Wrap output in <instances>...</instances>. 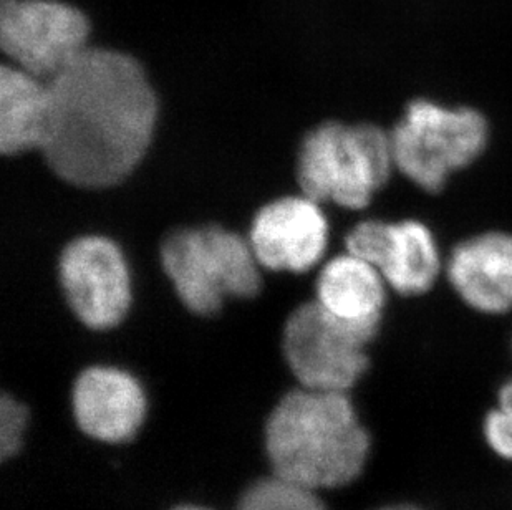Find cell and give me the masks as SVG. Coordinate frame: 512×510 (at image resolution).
Instances as JSON below:
<instances>
[{
  "label": "cell",
  "instance_id": "19",
  "mask_svg": "<svg viewBox=\"0 0 512 510\" xmlns=\"http://www.w3.org/2000/svg\"><path fill=\"white\" fill-rule=\"evenodd\" d=\"M380 510H416V509H411V507H387V509H380Z\"/></svg>",
  "mask_w": 512,
  "mask_h": 510
},
{
  "label": "cell",
  "instance_id": "17",
  "mask_svg": "<svg viewBox=\"0 0 512 510\" xmlns=\"http://www.w3.org/2000/svg\"><path fill=\"white\" fill-rule=\"evenodd\" d=\"M486 439L491 448L506 459H512V413L499 408L489 414L484 424Z\"/></svg>",
  "mask_w": 512,
  "mask_h": 510
},
{
  "label": "cell",
  "instance_id": "14",
  "mask_svg": "<svg viewBox=\"0 0 512 510\" xmlns=\"http://www.w3.org/2000/svg\"><path fill=\"white\" fill-rule=\"evenodd\" d=\"M49 82L22 68H0V151L19 156L42 150L49 125Z\"/></svg>",
  "mask_w": 512,
  "mask_h": 510
},
{
  "label": "cell",
  "instance_id": "4",
  "mask_svg": "<svg viewBox=\"0 0 512 510\" xmlns=\"http://www.w3.org/2000/svg\"><path fill=\"white\" fill-rule=\"evenodd\" d=\"M491 126L483 111L416 98L390 130L395 169L425 193L438 194L450 179L486 153Z\"/></svg>",
  "mask_w": 512,
  "mask_h": 510
},
{
  "label": "cell",
  "instance_id": "10",
  "mask_svg": "<svg viewBox=\"0 0 512 510\" xmlns=\"http://www.w3.org/2000/svg\"><path fill=\"white\" fill-rule=\"evenodd\" d=\"M247 239L262 269L304 274L324 259L329 219L315 199L285 196L256 212Z\"/></svg>",
  "mask_w": 512,
  "mask_h": 510
},
{
  "label": "cell",
  "instance_id": "11",
  "mask_svg": "<svg viewBox=\"0 0 512 510\" xmlns=\"http://www.w3.org/2000/svg\"><path fill=\"white\" fill-rule=\"evenodd\" d=\"M445 280L474 312H512V232L489 229L464 237L446 254Z\"/></svg>",
  "mask_w": 512,
  "mask_h": 510
},
{
  "label": "cell",
  "instance_id": "18",
  "mask_svg": "<svg viewBox=\"0 0 512 510\" xmlns=\"http://www.w3.org/2000/svg\"><path fill=\"white\" fill-rule=\"evenodd\" d=\"M499 400H501V408L512 413V381L503 386Z\"/></svg>",
  "mask_w": 512,
  "mask_h": 510
},
{
  "label": "cell",
  "instance_id": "2",
  "mask_svg": "<svg viewBox=\"0 0 512 510\" xmlns=\"http://www.w3.org/2000/svg\"><path fill=\"white\" fill-rule=\"evenodd\" d=\"M368 448L367 431L345 391H290L267 419L266 449L274 476L312 491L357 479Z\"/></svg>",
  "mask_w": 512,
  "mask_h": 510
},
{
  "label": "cell",
  "instance_id": "3",
  "mask_svg": "<svg viewBox=\"0 0 512 510\" xmlns=\"http://www.w3.org/2000/svg\"><path fill=\"white\" fill-rule=\"evenodd\" d=\"M395 169L390 131L373 123L324 121L297 153L300 193L317 203L363 211L387 188Z\"/></svg>",
  "mask_w": 512,
  "mask_h": 510
},
{
  "label": "cell",
  "instance_id": "16",
  "mask_svg": "<svg viewBox=\"0 0 512 510\" xmlns=\"http://www.w3.org/2000/svg\"><path fill=\"white\" fill-rule=\"evenodd\" d=\"M29 411L22 403L4 395L0 400V456L9 459L19 453Z\"/></svg>",
  "mask_w": 512,
  "mask_h": 510
},
{
  "label": "cell",
  "instance_id": "20",
  "mask_svg": "<svg viewBox=\"0 0 512 510\" xmlns=\"http://www.w3.org/2000/svg\"><path fill=\"white\" fill-rule=\"evenodd\" d=\"M174 510H208V509H201V507H178V509Z\"/></svg>",
  "mask_w": 512,
  "mask_h": 510
},
{
  "label": "cell",
  "instance_id": "13",
  "mask_svg": "<svg viewBox=\"0 0 512 510\" xmlns=\"http://www.w3.org/2000/svg\"><path fill=\"white\" fill-rule=\"evenodd\" d=\"M382 272L350 252L335 255L320 269L315 300L343 322L380 332L388 294Z\"/></svg>",
  "mask_w": 512,
  "mask_h": 510
},
{
  "label": "cell",
  "instance_id": "7",
  "mask_svg": "<svg viewBox=\"0 0 512 510\" xmlns=\"http://www.w3.org/2000/svg\"><path fill=\"white\" fill-rule=\"evenodd\" d=\"M90 22L60 0H5L0 45L14 67L49 82L88 47Z\"/></svg>",
  "mask_w": 512,
  "mask_h": 510
},
{
  "label": "cell",
  "instance_id": "9",
  "mask_svg": "<svg viewBox=\"0 0 512 510\" xmlns=\"http://www.w3.org/2000/svg\"><path fill=\"white\" fill-rule=\"evenodd\" d=\"M58 279L73 315L92 330H110L130 310L133 289L125 255L112 239L82 236L58 259Z\"/></svg>",
  "mask_w": 512,
  "mask_h": 510
},
{
  "label": "cell",
  "instance_id": "8",
  "mask_svg": "<svg viewBox=\"0 0 512 510\" xmlns=\"http://www.w3.org/2000/svg\"><path fill=\"white\" fill-rule=\"evenodd\" d=\"M345 251L375 265L401 297L430 294L445 279L446 255L435 231L420 219H363L347 232Z\"/></svg>",
  "mask_w": 512,
  "mask_h": 510
},
{
  "label": "cell",
  "instance_id": "12",
  "mask_svg": "<svg viewBox=\"0 0 512 510\" xmlns=\"http://www.w3.org/2000/svg\"><path fill=\"white\" fill-rule=\"evenodd\" d=\"M72 405L83 433L105 443L133 438L146 413L145 393L135 376L112 366H92L80 373Z\"/></svg>",
  "mask_w": 512,
  "mask_h": 510
},
{
  "label": "cell",
  "instance_id": "6",
  "mask_svg": "<svg viewBox=\"0 0 512 510\" xmlns=\"http://www.w3.org/2000/svg\"><path fill=\"white\" fill-rule=\"evenodd\" d=\"M377 335L343 322L314 300L290 313L282 348L302 388L347 393L367 371V347Z\"/></svg>",
  "mask_w": 512,
  "mask_h": 510
},
{
  "label": "cell",
  "instance_id": "5",
  "mask_svg": "<svg viewBox=\"0 0 512 510\" xmlns=\"http://www.w3.org/2000/svg\"><path fill=\"white\" fill-rule=\"evenodd\" d=\"M160 252L174 292L196 315H214L224 299H252L261 290L262 267L251 242L226 227L178 229Z\"/></svg>",
  "mask_w": 512,
  "mask_h": 510
},
{
  "label": "cell",
  "instance_id": "1",
  "mask_svg": "<svg viewBox=\"0 0 512 510\" xmlns=\"http://www.w3.org/2000/svg\"><path fill=\"white\" fill-rule=\"evenodd\" d=\"M42 154L77 188L103 189L133 174L155 138L158 97L135 57L90 47L49 80Z\"/></svg>",
  "mask_w": 512,
  "mask_h": 510
},
{
  "label": "cell",
  "instance_id": "15",
  "mask_svg": "<svg viewBox=\"0 0 512 510\" xmlns=\"http://www.w3.org/2000/svg\"><path fill=\"white\" fill-rule=\"evenodd\" d=\"M315 492L282 477H269L244 492L237 510H327Z\"/></svg>",
  "mask_w": 512,
  "mask_h": 510
}]
</instances>
